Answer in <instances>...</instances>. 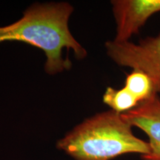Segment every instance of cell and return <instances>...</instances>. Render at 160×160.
<instances>
[{
	"label": "cell",
	"mask_w": 160,
	"mask_h": 160,
	"mask_svg": "<svg viewBox=\"0 0 160 160\" xmlns=\"http://www.w3.org/2000/svg\"><path fill=\"white\" fill-rule=\"evenodd\" d=\"M73 11V7L66 2L35 4L17 22L0 27V43L22 42L41 49L47 57L45 70L48 74L68 70L71 62L63 59V49L72 50L79 59L87 56V51L69 31Z\"/></svg>",
	"instance_id": "obj_1"
},
{
	"label": "cell",
	"mask_w": 160,
	"mask_h": 160,
	"mask_svg": "<svg viewBox=\"0 0 160 160\" xmlns=\"http://www.w3.org/2000/svg\"><path fill=\"white\" fill-rule=\"evenodd\" d=\"M122 114L110 110L85 120L57 144L75 160H113L125 154H147V141L137 137Z\"/></svg>",
	"instance_id": "obj_2"
},
{
	"label": "cell",
	"mask_w": 160,
	"mask_h": 160,
	"mask_svg": "<svg viewBox=\"0 0 160 160\" xmlns=\"http://www.w3.org/2000/svg\"><path fill=\"white\" fill-rule=\"evenodd\" d=\"M107 54L118 65L145 72L154 86L156 93H160V32L152 37L132 42L105 43Z\"/></svg>",
	"instance_id": "obj_3"
},
{
	"label": "cell",
	"mask_w": 160,
	"mask_h": 160,
	"mask_svg": "<svg viewBox=\"0 0 160 160\" xmlns=\"http://www.w3.org/2000/svg\"><path fill=\"white\" fill-rule=\"evenodd\" d=\"M117 31L113 41L129 42L147 23L160 12V0H113L111 1Z\"/></svg>",
	"instance_id": "obj_4"
},
{
	"label": "cell",
	"mask_w": 160,
	"mask_h": 160,
	"mask_svg": "<svg viewBox=\"0 0 160 160\" xmlns=\"http://www.w3.org/2000/svg\"><path fill=\"white\" fill-rule=\"evenodd\" d=\"M131 125L147 136L149 152L141 156L142 160H160V97L153 96L137 108L122 114Z\"/></svg>",
	"instance_id": "obj_5"
},
{
	"label": "cell",
	"mask_w": 160,
	"mask_h": 160,
	"mask_svg": "<svg viewBox=\"0 0 160 160\" xmlns=\"http://www.w3.org/2000/svg\"><path fill=\"white\" fill-rule=\"evenodd\" d=\"M124 88L137 99L139 104L157 94L149 76L137 69H133L126 75Z\"/></svg>",
	"instance_id": "obj_6"
},
{
	"label": "cell",
	"mask_w": 160,
	"mask_h": 160,
	"mask_svg": "<svg viewBox=\"0 0 160 160\" xmlns=\"http://www.w3.org/2000/svg\"><path fill=\"white\" fill-rule=\"evenodd\" d=\"M102 100L112 111L120 114L127 113L139 105L137 99L124 87L120 89L107 88Z\"/></svg>",
	"instance_id": "obj_7"
}]
</instances>
